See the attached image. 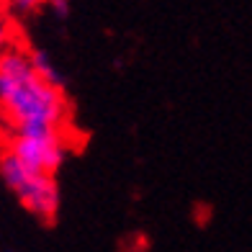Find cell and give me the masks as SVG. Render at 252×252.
Wrapping results in <instances>:
<instances>
[{"instance_id":"obj_1","label":"cell","mask_w":252,"mask_h":252,"mask_svg":"<svg viewBox=\"0 0 252 252\" xmlns=\"http://www.w3.org/2000/svg\"><path fill=\"white\" fill-rule=\"evenodd\" d=\"M0 108L13 134L60 129L67 113L62 88L36 75L31 57L10 49L0 54Z\"/></svg>"},{"instance_id":"obj_2","label":"cell","mask_w":252,"mask_h":252,"mask_svg":"<svg viewBox=\"0 0 252 252\" xmlns=\"http://www.w3.org/2000/svg\"><path fill=\"white\" fill-rule=\"evenodd\" d=\"M8 150L21 159V165L29 173H47V175H54L67 157L64 142L57 129L41 134H13Z\"/></svg>"},{"instance_id":"obj_3","label":"cell","mask_w":252,"mask_h":252,"mask_svg":"<svg viewBox=\"0 0 252 252\" xmlns=\"http://www.w3.org/2000/svg\"><path fill=\"white\" fill-rule=\"evenodd\" d=\"M16 196L26 209L39 216L41 221H54L57 211H60V188L54 183V175L47 173H31L26 183L16 190Z\"/></svg>"},{"instance_id":"obj_4","label":"cell","mask_w":252,"mask_h":252,"mask_svg":"<svg viewBox=\"0 0 252 252\" xmlns=\"http://www.w3.org/2000/svg\"><path fill=\"white\" fill-rule=\"evenodd\" d=\"M29 57H31V64H33V70H36L39 77H44L47 83H52V85H57V88H62V75L54 70L52 57H49L47 52L36 49V52H31Z\"/></svg>"},{"instance_id":"obj_5","label":"cell","mask_w":252,"mask_h":252,"mask_svg":"<svg viewBox=\"0 0 252 252\" xmlns=\"http://www.w3.org/2000/svg\"><path fill=\"white\" fill-rule=\"evenodd\" d=\"M44 0H10V5H13L18 13H31V10H36Z\"/></svg>"},{"instance_id":"obj_6","label":"cell","mask_w":252,"mask_h":252,"mask_svg":"<svg viewBox=\"0 0 252 252\" xmlns=\"http://www.w3.org/2000/svg\"><path fill=\"white\" fill-rule=\"evenodd\" d=\"M8 36H10V26H8V21L0 16V54L5 52V44H8Z\"/></svg>"},{"instance_id":"obj_7","label":"cell","mask_w":252,"mask_h":252,"mask_svg":"<svg viewBox=\"0 0 252 252\" xmlns=\"http://www.w3.org/2000/svg\"><path fill=\"white\" fill-rule=\"evenodd\" d=\"M49 5L54 8V13L62 16V18L70 13V0H49Z\"/></svg>"},{"instance_id":"obj_8","label":"cell","mask_w":252,"mask_h":252,"mask_svg":"<svg viewBox=\"0 0 252 252\" xmlns=\"http://www.w3.org/2000/svg\"><path fill=\"white\" fill-rule=\"evenodd\" d=\"M8 252H10V250H8Z\"/></svg>"}]
</instances>
